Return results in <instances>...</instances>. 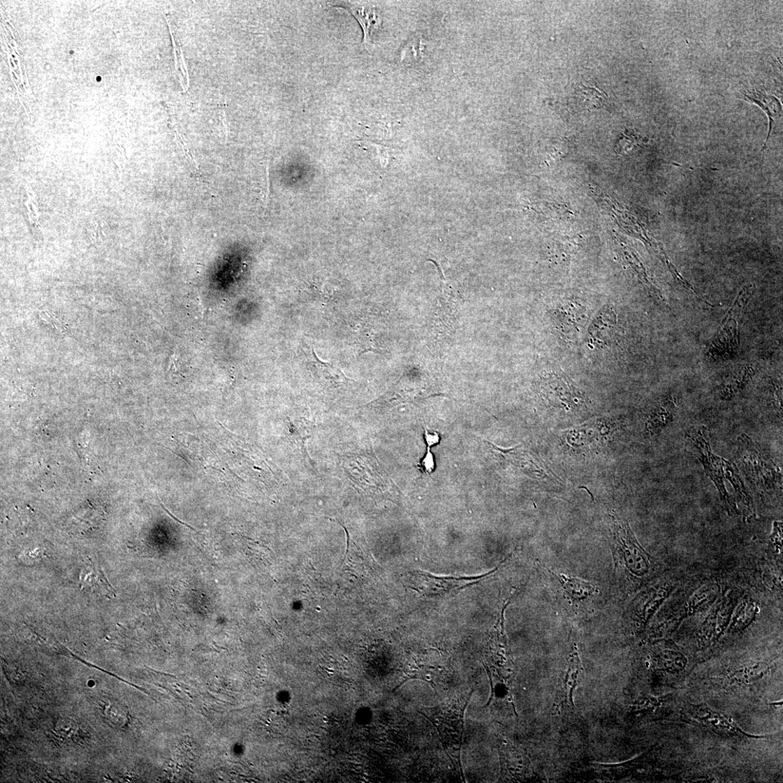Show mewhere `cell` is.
<instances>
[{"instance_id":"6da1fadb","label":"cell","mask_w":783,"mask_h":783,"mask_svg":"<svg viewBox=\"0 0 783 783\" xmlns=\"http://www.w3.org/2000/svg\"><path fill=\"white\" fill-rule=\"evenodd\" d=\"M473 691L469 695L446 701L418 712L433 725L453 767L464 779L462 751L464 742L465 713Z\"/></svg>"},{"instance_id":"7a4b0ae2","label":"cell","mask_w":783,"mask_h":783,"mask_svg":"<svg viewBox=\"0 0 783 783\" xmlns=\"http://www.w3.org/2000/svg\"><path fill=\"white\" fill-rule=\"evenodd\" d=\"M738 461L752 486L761 494L776 491L782 486L780 469L762 454L747 436L743 435L738 451Z\"/></svg>"},{"instance_id":"3957f363","label":"cell","mask_w":783,"mask_h":783,"mask_svg":"<svg viewBox=\"0 0 783 783\" xmlns=\"http://www.w3.org/2000/svg\"><path fill=\"white\" fill-rule=\"evenodd\" d=\"M615 553L629 574L638 580L651 574L652 560L638 543L627 521L613 517Z\"/></svg>"},{"instance_id":"277c9868","label":"cell","mask_w":783,"mask_h":783,"mask_svg":"<svg viewBox=\"0 0 783 783\" xmlns=\"http://www.w3.org/2000/svg\"><path fill=\"white\" fill-rule=\"evenodd\" d=\"M710 433L704 427L692 428L687 432L686 436L696 448L705 471L710 476L717 486L724 506L736 510L724 483L722 458L715 455L711 448Z\"/></svg>"},{"instance_id":"5b68a950","label":"cell","mask_w":783,"mask_h":783,"mask_svg":"<svg viewBox=\"0 0 783 783\" xmlns=\"http://www.w3.org/2000/svg\"><path fill=\"white\" fill-rule=\"evenodd\" d=\"M495 570L485 575L473 577H438L431 573L418 571L414 576L415 587L420 594L428 599L446 597L480 583L492 574Z\"/></svg>"},{"instance_id":"8992f818","label":"cell","mask_w":783,"mask_h":783,"mask_svg":"<svg viewBox=\"0 0 783 783\" xmlns=\"http://www.w3.org/2000/svg\"><path fill=\"white\" fill-rule=\"evenodd\" d=\"M689 713L696 722L717 734L738 738L750 736L742 732L729 717L705 705L690 704Z\"/></svg>"},{"instance_id":"52a82bcc","label":"cell","mask_w":783,"mask_h":783,"mask_svg":"<svg viewBox=\"0 0 783 783\" xmlns=\"http://www.w3.org/2000/svg\"><path fill=\"white\" fill-rule=\"evenodd\" d=\"M302 350L307 359L308 368L321 383L330 387L339 388L344 386H348L350 381H353L330 363L321 361L317 357L314 348L307 344H303Z\"/></svg>"},{"instance_id":"ba28073f","label":"cell","mask_w":783,"mask_h":783,"mask_svg":"<svg viewBox=\"0 0 783 783\" xmlns=\"http://www.w3.org/2000/svg\"><path fill=\"white\" fill-rule=\"evenodd\" d=\"M446 664H418L409 675L408 679H416L428 683L437 692L447 685L451 672Z\"/></svg>"},{"instance_id":"9c48e42d","label":"cell","mask_w":783,"mask_h":783,"mask_svg":"<svg viewBox=\"0 0 783 783\" xmlns=\"http://www.w3.org/2000/svg\"><path fill=\"white\" fill-rule=\"evenodd\" d=\"M770 671L768 664L759 661L731 671L730 674L725 677V680L727 684L731 685L747 686L760 681L768 675Z\"/></svg>"},{"instance_id":"30bf717a","label":"cell","mask_w":783,"mask_h":783,"mask_svg":"<svg viewBox=\"0 0 783 783\" xmlns=\"http://www.w3.org/2000/svg\"><path fill=\"white\" fill-rule=\"evenodd\" d=\"M350 12L356 17L365 32V43H370L373 33L379 27L381 20L374 9L367 6H360L358 4H350L347 6Z\"/></svg>"},{"instance_id":"8fae6325","label":"cell","mask_w":783,"mask_h":783,"mask_svg":"<svg viewBox=\"0 0 783 783\" xmlns=\"http://www.w3.org/2000/svg\"><path fill=\"white\" fill-rule=\"evenodd\" d=\"M722 467L724 478L729 480L733 485L741 503L744 506H746L749 511H753L754 504L752 499L746 488H745L744 483L739 476L738 471L736 466L722 458Z\"/></svg>"},{"instance_id":"7c38bea8","label":"cell","mask_w":783,"mask_h":783,"mask_svg":"<svg viewBox=\"0 0 783 783\" xmlns=\"http://www.w3.org/2000/svg\"><path fill=\"white\" fill-rule=\"evenodd\" d=\"M560 581L565 593L576 601L587 599L594 594V588L590 583L578 578H568L564 575H556L553 573Z\"/></svg>"},{"instance_id":"4fadbf2b","label":"cell","mask_w":783,"mask_h":783,"mask_svg":"<svg viewBox=\"0 0 783 783\" xmlns=\"http://www.w3.org/2000/svg\"><path fill=\"white\" fill-rule=\"evenodd\" d=\"M745 96H746L747 98L749 99L750 101H752V102L758 104L763 110H765L768 114V116H769V118H770V131H769V133H768V138H767V140H766V145L768 140H769V138H770V133H771V131H772V125H773V119H775V117L779 116L780 112H781V111H782L781 105L780 104L779 101L775 98H773L772 96H768V95H766V94H763L761 92H759L758 91L749 92V94H745Z\"/></svg>"},{"instance_id":"5bb4252c","label":"cell","mask_w":783,"mask_h":783,"mask_svg":"<svg viewBox=\"0 0 783 783\" xmlns=\"http://www.w3.org/2000/svg\"><path fill=\"white\" fill-rule=\"evenodd\" d=\"M661 663L665 671L670 674H678L685 669L687 660L681 652L669 648L662 651Z\"/></svg>"},{"instance_id":"9a60e30c","label":"cell","mask_w":783,"mask_h":783,"mask_svg":"<svg viewBox=\"0 0 783 783\" xmlns=\"http://www.w3.org/2000/svg\"><path fill=\"white\" fill-rule=\"evenodd\" d=\"M102 712L108 722L116 726H122L126 723V716L122 706L114 701H103Z\"/></svg>"},{"instance_id":"2e32d148","label":"cell","mask_w":783,"mask_h":783,"mask_svg":"<svg viewBox=\"0 0 783 783\" xmlns=\"http://www.w3.org/2000/svg\"><path fill=\"white\" fill-rule=\"evenodd\" d=\"M79 725L70 718H62L54 724V735L63 740H73L78 736Z\"/></svg>"},{"instance_id":"e0dca14e","label":"cell","mask_w":783,"mask_h":783,"mask_svg":"<svg viewBox=\"0 0 783 783\" xmlns=\"http://www.w3.org/2000/svg\"><path fill=\"white\" fill-rule=\"evenodd\" d=\"M673 407H669V408H667L661 406L652 414L649 425L654 431L659 432L673 421Z\"/></svg>"},{"instance_id":"ac0fdd59","label":"cell","mask_w":783,"mask_h":783,"mask_svg":"<svg viewBox=\"0 0 783 783\" xmlns=\"http://www.w3.org/2000/svg\"><path fill=\"white\" fill-rule=\"evenodd\" d=\"M580 92L585 99L584 103L588 107L599 108L604 105L606 100L605 92L595 87H586L584 85L581 86Z\"/></svg>"},{"instance_id":"d6986e66","label":"cell","mask_w":783,"mask_h":783,"mask_svg":"<svg viewBox=\"0 0 783 783\" xmlns=\"http://www.w3.org/2000/svg\"><path fill=\"white\" fill-rule=\"evenodd\" d=\"M752 605V603H745L739 607L731 627L733 630L742 629L752 621L755 615L754 606Z\"/></svg>"},{"instance_id":"ffe728a7","label":"cell","mask_w":783,"mask_h":783,"mask_svg":"<svg viewBox=\"0 0 783 783\" xmlns=\"http://www.w3.org/2000/svg\"><path fill=\"white\" fill-rule=\"evenodd\" d=\"M418 468L421 469L425 473L427 474H430L434 471L435 462L434 460V455L430 451V448H428L427 452L423 458L421 464L418 465Z\"/></svg>"},{"instance_id":"44dd1931","label":"cell","mask_w":783,"mask_h":783,"mask_svg":"<svg viewBox=\"0 0 783 783\" xmlns=\"http://www.w3.org/2000/svg\"><path fill=\"white\" fill-rule=\"evenodd\" d=\"M637 143L638 142L634 136H624L617 145V149L620 152H625L629 149H633Z\"/></svg>"},{"instance_id":"7402d4cb","label":"cell","mask_w":783,"mask_h":783,"mask_svg":"<svg viewBox=\"0 0 783 783\" xmlns=\"http://www.w3.org/2000/svg\"><path fill=\"white\" fill-rule=\"evenodd\" d=\"M425 439L428 448L435 446L441 442L440 434L437 432H428L427 429H425Z\"/></svg>"}]
</instances>
